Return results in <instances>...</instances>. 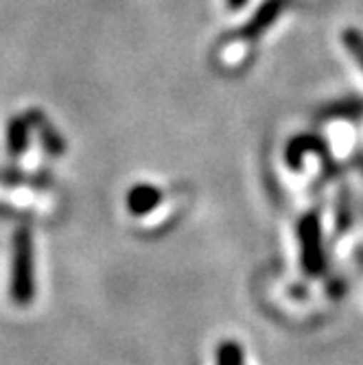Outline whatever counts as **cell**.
<instances>
[{"instance_id": "obj_1", "label": "cell", "mask_w": 363, "mask_h": 365, "mask_svg": "<svg viewBox=\"0 0 363 365\" xmlns=\"http://www.w3.org/2000/svg\"><path fill=\"white\" fill-rule=\"evenodd\" d=\"M11 302L16 307H29L36 297V252L33 237L26 227L18 230L14 237L11 260Z\"/></svg>"}, {"instance_id": "obj_2", "label": "cell", "mask_w": 363, "mask_h": 365, "mask_svg": "<svg viewBox=\"0 0 363 365\" xmlns=\"http://www.w3.org/2000/svg\"><path fill=\"white\" fill-rule=\"evenodd\" d=\"M300 243H302V264L305 272L315 276L324 269L322 232L317 215H309L300 221Z\"/></svg>"}, {"instance_id": "obj_3", "label": "cell", "mask_w": 363, "mask_h": 365, "mask_svg": "<svg viewBox=\"0 0 363 365\" xmlns=\"http://www.w3.org/2000/svg\"><path fill=\"white\" fill-rule=\"evenodd\" d=\"M287 5V0H265L260 5V9L252 16V20L239 31V38H256L262 31L270 29L274 24V20L282 14Z\"/></svg>"}, {"instance_id": "obj_4", "label": "cell", "mask_w": 363, "mask_h": 365, "mask_svg": "<svg viewBox=\"0 0 363 365\" xmlns=\"http://www.w3.org/2000/svg\"><path fill=\"white\" fill-rule=\"evenodd\" d=\"M162 202V190L151 184L134 186L127 195V208L131 215H147Z\"/></svg>"}, {"instance_id": "obj_5", "label": "cell", "mask_w": 363, "mask_h": 365, "mask_svg": "<svg viewBox=\"0 0 363 365\" xmlns=\"http://www.w3.org/2000/svg\"><path fill=\"white\" fill-rule=\"evenodd\" d=\"M305 151H315V153L326 158V149H324L322 140H317L313 136H300V138H295L287 149V160H289V164L293 169H298L302 164V153Z\"/></svg>"}, {"instance_id": "obj_6", "label": "cell", "mask_w": 363, "mask_h": 365, "mask_svg": "<svg viewBox=\"0 0 363 365\" xmlns=\"http://www.w3.org/2000/svg\"><path fill=\"white\" fill-rule=\"evenodd\" d=\"M29 145V125L22 118H14L7 129V147L11 155H20Z\"/></svg>"}, {"instance_id": "obj_7", "label": "cell", "mask_w": 363, "mask_h": 365, "mask_svg": "<svg viewBox=\"0 0 363 365\" xmlns=\"http://www.w3.org/2000/svg\"><path fill=\"white\" fill-rule=\"evenodd\" d=\"M217 365H243V352L235 341H223L219 346Z\"/></svg>"}, {"instance_id": "obj_8", "label": "cell", "mask_w": 363, "mask_h": 365, "mask_svg": "<svg viewBox=\"0 0 363 365\" xmlns=\"http://www.w3.org/2000/svg\"><path fill=\"white\" fill-rule=\"evenodd\" d=\"M344 44H346V48L354 55V59L359 61V66L363 68V36L359 31H354V29H348V31H344Z\"/></svg>"}, {"instance_id": "obj_9", "label": "cell", "mask_w": 363, "mask_h": 365, "mask_svg": "<svg viewBox=\"0 0 363 365\" xmlns=\"http://www.w3.org/2000/svg\"><path fill=\"white\" fill-rule=\"evenodd\" d=\"M363 114V103L361 101H342L337 106H331L326 110V116H359Z\"/></svg>"}, {"instance_id": "obj_10", "label": "cell", "mask_w": 363, "mask_h": 365, "mask_svg": "<svg viewBox=\"0 0 363 365\" xmlns=\"http://www.w3.org/2000/svg\"><path fill=\"white\" fill-rule=\"evenodd\" d=\"M245 3H247V0H227V7L230 9H241Z\"/></svg>"}]
</instances>
